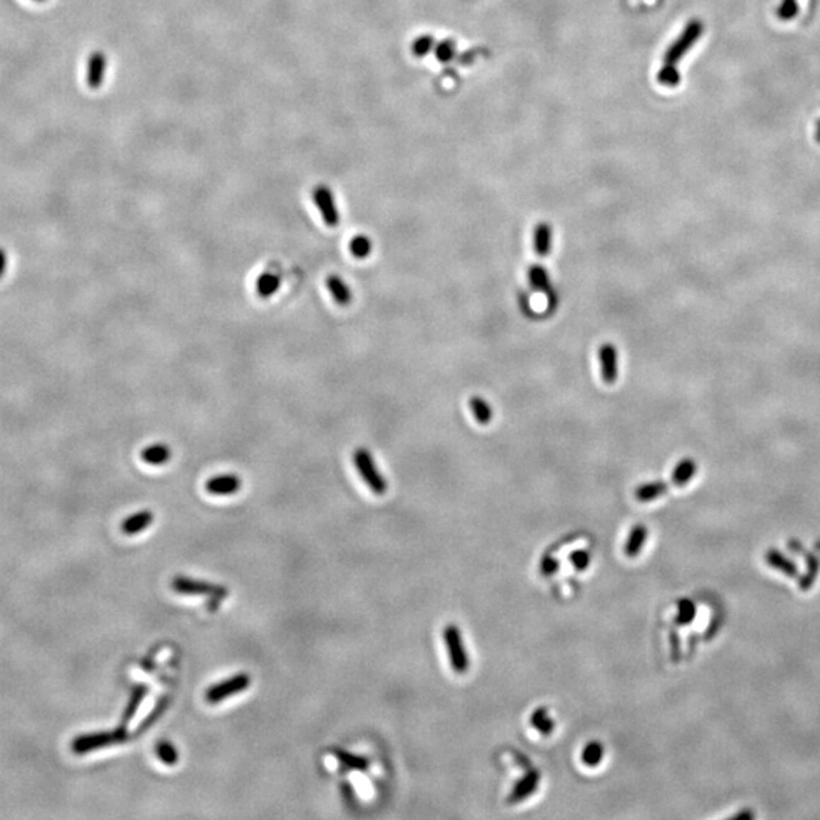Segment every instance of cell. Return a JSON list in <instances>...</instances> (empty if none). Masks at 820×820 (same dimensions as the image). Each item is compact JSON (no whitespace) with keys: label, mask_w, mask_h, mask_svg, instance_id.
I'll list each match as a JSON object with an SVG mask.
<instances>
[{"label":"cell","mask_w":820,"mask_h":820,"mask_svg":"<svg viewBox=\"0 0 820 820\" xmlns=\"http://www.w3.org/2000/svg\"><path fill=\"white\" fill-rule=\"evenodd\" d=\"M604 744L599 741H589L582 751V763L588 767H596L604 760Z\"/></svg>","instance_id":"cell-26"},{"label":"cell","mask_w":820,"mask_h":820,"mask_svg":"<svg viewBox=\"0 0 820 820\" xmlns=\"http://www.w3.org/2000/svg\"><path fill=\"white\" fill-rule=\"evenodd\" d=\"M242 487L241 477L236 474H221L207 480L205 490L213 495H233Z\"/></svg>","instance_id":"cell-11"},{"label":"cell","mask_w":820,"mask_h":820,"mask_svg":"<svg viewBox=\"0 0 820 820\" xmlns=\"http://www.w3.org/2000/svg\"><path fill=\"white\" fill-rule=\"evenodd\" d=\"M703 23L700 20H691V22L683 28L681 35L673 41L669 49L664 54V64L676 66L678 62L687 55V52L694 46V43L702 37Z\"/></svg>","instance_id":"cell-3"},{"label":"cell","mask_w":820,"mask_h":820,"mask_svg":"<svg viewBox=\"0 0 820 820\" xmlns=\"http://www.w3.org/2000/svg\"><path fill=\"white\" fill-rule=\"evenodd\" d=\"M531 723L533 728L544 735H550L555 731V720L548 715V710L541 707L536 708L531 717Z\"/></svg>","instance_id":"cell-24"},{"label":"cell","mask_w":820,"mask_h":820,"mask_svg":"<svg viewBox=\"0 0 820 820\" xmlns=\"http://www.w3.org/2000/svg\"><path fill=\"white\" fill-rule=\"evenodd\" d=\"M313 201L318 207L321 216H323L324 222L327 224V226H330V228L337 226L340 222V216H339L335 195L331 193V190L328 189V185L319 184L315 187Z\"/></svg>","instance_id":"cell-7"},{"label":"cell","mask_w":820,"mask_h":820,"mask_svg":"<svg viewBox=\"0 0 820 820\" xmlns=\"http://www.w3.org/2000/svg\"><path fill=\"white\" fill-rule=\"evenodd\" d=\"M539 780H541V775H539L538 770L529 772L524 778H521V780L514 785L509 797H507V802L509 804L523 802L524 799H527L536 790Z\"/></svg>","instance_id":"cell-12"},{"label":"cell","mask_w":820,"mask_h":820,"mask_svg":"<svg viewBox=\"0 0 820 820\" xmlns=\"http://www.w3.org/2000/svg\"><path fill=\"white\" fill-rule=\"evenodd\" d=\"M279 286H282V277L272 271H267L257 278L255 292L260 298L267 299L278 292Z\"/></svg>","instance_id":"cell-15"},{"label":"cell","mask_w":820,"mask_h":820,"mask_svg":"<svg viewBox=\"0 0 820 820\" xmlns=\"http://www.w3.org/2000/svg\"><path fill=\"white\" fill-rule=\"evenodd\" d=\"M766 560L767 564L770 567L780 570L781 573L787 574V576H796L797 574V568L795 565L793 560H790L788 558H785L783 553L778 552V550H767L766 553Z\"/></svg>","instance_id":"cell-21"},{"label":"cell","mask_w":820,"mask_h":820,"mask_svg":"<svg viewBox=\"0 0 820 820\" xmlns=\"http://www.w3.org/2000/svg\"><path fill=\"white\" fill-rule=\"evenodd\" d=\"M698 471V463L691 458H685L678 462L671 473V483L676 486H685L690 483V480Z\"/></svg>","instance_id":"cell-17"},{"label":"cell","mask_w":820,"mask_h":820,"mask_svg":"<svg viewBox=\"0 0 820 820\" xmlns=\"http://www.w3.org/2000/svg\"><path fill=\"white\" fill-rule=\"evenodd\" d=\"M778 17L781 20H792L799 14V5H797V0H783L778 6V11H776Z\"/></svg>","instance_id":"cell-33"},{"label":"cell","mask_w":820,"mask_h":820,"mask_svg":"<svg viewBox=\"0 0 820 820\" xmlns=\"http://www.w3.org/2000/svg\"><path fill=\"white\" fill-rule=\"evenodd\" d=\"M558 568H559V562L553 558H545L541 564V570H543L544 574H553L558 572Z\"/></svg>","instance_id":"cell-35"},{"label":"cell","mask_w":820,"mask_h":820,"mask_svg":"<svg viewBox=\"0 0 820 820\" xmlns=\"http://www.w3.org/2000/svg\"><path fill=\"white\" fill-rule=\"evenodd\" d=\"M527 278H529V283H531V286L535 290H538V292H545L548 295V308L550 310L555 308L558 304V295H556V290L552 284V279H550L547 269L541 265H533V266L529 267Z\"/></svg>","instance_id":"cell-9"},{"label":"cell","mask_w":820,"mask_h":820,"mask_svg":"<svg viewBox=\"0 0 820 820\" xmlns=\"http://www.w3.org/2000/svg\"><path fill=\"white\" fill-rule=\"evenodd\" d=\"M570 560H572V564L577 572H584L591 562V555L585 552V550H576V552H573L572 556H570Z\"/></svg>","instance_id":"cell-34"},{"label":"cell","mask_w":820,"mask_h":820,"mask_svg":"<svg viewBox=\"0 0 820 820\" xmlns=\"http://www.w3.org/2000/svg\"><path fill=\"white\" fill-rule=\"evenodd\" d=\"M327 287L331 296L339 306H350L352 301V292L348 284L337 275H330L327 278Z\"/></svg>","instance_id":"cell-16"},{"label":"cell","mask_w":820,"mask_h":820,"mask_svg":"<svg viewBox=\"0 0 820 820\" xmlns=\"http://www.w3.org/2000/svg\"><path fill=\"white\" fill-rule=\"evenodd\" d=\"M148 694V687L146 685H136V687L132 688L131 691V696L129 700L127 703V707H125V711L122 714V724H128L131 722V719L136 715L139 707L142 705L143 699L146 698Z\"/></svg>","instance_id":"cell-19"},{"label":"cell","mask_w":820,"mask_h":820,"mask_svg":"<svg viewBox=\"0 0 820 820\" xmlns=\"http://www.w3.org/2000/svg\"><path fill=\"white\" fill-rule=\"evenodd\" d=\"M333 753L336 755V758L347 766L348 769H354V770H366L368 769V760L365 756H360V755H354L348 751H342V749H335Z\"/></svg>","instance_id":"cell-25"},{"label":"cell","mask_w":820,"mask_h":820,"mask_svg":"<svg viewBox=\"0 0 820 820\" xmlns=\"http://www.w3.org/2000/svg\"><path fill=\"white\" fill-rule=\"evenodd\" d=\"M470 409H471V412L474 415L475 421L479 422V424L486 425V424H490L492 421L494 410L491 408V404L487 403L483 397H480V395L471 397L470 398Z\"/></svg>","instance_id":"cell-22"},{"label":"cell","mask_w":820,"mask_h":820,"mask_svg":"<svg viewBox=\"0 0 820 820\" xmlns=\"http://www.w3.org/2000/svg\"><path fill=\"white\" fill-rule=\"evenodd\" d=\"M8 269V253L6 249L0 246V278H2Z\"/></svg>","instance_id":"cell-36"},{"label":"cell","mask_w":820,"mask_h":820,"mask_svg":"<svg viewBox=\"0 0 820 820\" xmlns=\"http://www.w3.org/2000/svg\"><path fill=\"white\" fill-rule=\"evenodd\" d=\"M155 753H157L158 760L161 763H164L166 766H175L180 760L178 751L175 749V746L171 741H166V740H161L157 743V747H155Z\"/></svg>","instance_id":"cell-27"},{"label":"cell","mask_w":820,"mask_h":820,"mask_svg":"<svg viewBox=\"0 0 820 820\" xmlns=\"http://www.w3.org/2000/svg\"><path fill=\"white\" fill-rule=\"evenodd\" d=\"M696 617V606L691 600L682 599L678 605V623L679 625H688Z\"/></svg>","instance_id":"cell-31"},{"label":"cell","mask_w":820,"mask_h":820,"mask_svg":"<svg viewBox=\"0 0 820 820\" xmlns=\"http://www.w3.org/2000/svg\"><path fill=\"white\" fill-rule=\"evenodd\" d=\"M746 817H747V819H752V817H753V814H752V813H747V812H744V813H741V814H735V816H734V819H735V820H739V819H746Z\"/></svg>","instance_id":"cell-37"},{"label":"cell","mask_w":820,"mask_h":820,"mask_svg":"<svg viewBox=\"0 0 820 820\" xmlns=\"http://www.w3.org/2000/svg\"><path fill=\"white\" fill-rule=\"evenodd\" d=\"M154 523V514L151 511H140L128 516L122 523V532L125 535H137Z\"/></svg>","instance_id":"cell-14"},{"label":"cell","mask_w":820,"mask_h":820,"mask_svg":"<svg viewBox=\"0 0 820 820\" xmlns=\"http://www.w3.org/2000/svg\"><path fill=\"white\" fill-rule=\"evenodd\" d=\"M599 362L601 379L608 385H614L618 379V351L611 342H605L599 348Z\"/></svg>","instance_id":"cell-8"},{"label":"cell","mask_w":820,"mask_h":820,"mask_svg":"<svg viewBox=\"0 0 820 820\" xmlns=\"http://www.w3.org/2000/svg\"><path fill=\"white\" fill-rule=\"evenodd\" d=\"M107 75V57L103 52L95 50L90 54L87 61V86L93 90H98Z\"/></svg>","instance_id":"cell-10"},{"label":"cell","mask_w":820,"mask_h":820,"mask_svg":"<svg viewBox=\"0 0 820 820\" xmlns=\"http://www.w3.org/2000/svg\"><path fill=\"white\" fill-rule=\"evenodd\" d=\"M35 2H45V0H35Z\"/></svg>","instance_id":"cell-39"},{"label":"cell","mask_w":820,"mask_h":820,"mask_svg":"<svg viewBox=\"0 0 820 820\" xmlns=\"http://www.w3.org/2000/svg\"><path fill=\"white\" fill-rule=\"evenodd\" d=\"M647 535H649V531L645 524H637L634 529H632V532L629 533V538H628V543L625 545V555L628 558L638 556L642 547H645V544H646Z\"/></svg>","instance_id":"cell-18"},{"label":"cell","mask_w":820,"mask_h":820,"mask_svg":"<svg viewBox=\"0 0 820 820\" xmlns=\"http://www.w3.org/2000/svg\"><path fill=\"white\" fill-rule=\"evenodd\" d=\"M350 251H351V254L354 255L356 258H366L371 254V251H372V242H371V238L368 236H365V234L356 236L350 242Z\"/></svg>","instance_id":"cell-28"},{"label":"cell","mask_w":820,"mask_h":820,"mask_svg":"<svg viewBox=\"0 0 820 820\" xmlns=\"http://www.w3.org/2000/svg\"><path fill=\"white\" fill-rule=\"evenodd\" d=\"M816 140L820 143V120L817 123V128H816Z\"/></svg>","instance_id":"cell-38"},{"label":"cell","mask_w":820,"mask_h":820,"mask_svg":"<svg viewBox=\"0 0 820 820\" xmlns=\"http://www.w3.org/2000/svg\"><path fill=\"white\" fill-rule=\"evenodd\" d=\"M442 637L445 641V646H447V650H449L451 669L456 673H461V674L465 673L466 670L470 669V657L465 650L461 629L456 625H449L447 628L444 629Z\"/></svg>","instance_id":"cell-4"},{"label":"cell","mask_w":820,"mask_h":820,"mask_svg":"<svg viewBox=\"0 0 820 820\" xmlns=\"http://www.w3.org/2000/svg\"><path fill=\"white\" fill-rule=\"evenodd\" d=\"M127 724H120L119 728L112 729V731H102V732H95V734H86V735H79L76 739L71 741V751L76 755H84L93 751H98L102 749V747H107L111 744H119L128 740V731L125 728Z\"/></svg>","instance_id":"cell-1"},{"label":"cell","mask_w":820,"mask_h":820,"mask_svg":"<svg viewBox=\"0 0 820 820\" xmlns=\"http://www.w3.org/2000/svg\"><path fill=\"white\" fill-rule=\"evenodd\" d=\"M434 55L441 62H449L456 55V43L453 40H442L434 46Z\"/></svg>","instance_id":"cell-32"},{"label":"cell","mask_w":820,"mask_h":820,"mask_svg":"<svg viewBox=\"0 0 820 820\" xmlns=\"http://www.w3.org/2000/svg\"><path fill=\"white\" fill-rule=\"evenodd\" d=\"M658 82L664 87H676L681 82V74L673 64H664L658 71Z\"/></svg>","instance_id":"cell-29"},{"label":"cell","mask_w":820,"mask_h":820,"mask_svg":"<svg viewBox=\"0 0 820 820\" xmlns=\"http://www.w3.org/2000/svg\"><path fill=\"white\" fill-rule=\"evenodd\" d=\"M553 230L548 222H539L533 233V248L539 257H545L552 249Z\"/></svg>","instance_id":"cell-13"},{"label":"cell","mask_w":820,"mask_h":820,"mask_svg":"<svg viewBox=\"0 0 820 820\" xmlns=\"http://www.w3.org/2000/svg\"><path fill=\"white\" fill-rule=\"evenodd\" d=\"M352 461H354V465L357 471L360 473L362 479L365 480V483L369 486V490L374 494L383 495L388 491V482L385 479V475L379 471L377 463L374 461L369 450H366L365 447H359L354 451V454H352Z\"/></svg>","instance_id":"cell-2"},{"label":"cell","mask_w":820,"mask_h":820,"mask_svg":"<svg viewBox=\"0 0 820 820\" xmlns=\"http://www.w3.org/2000/svg\"><path fill=\"white\" fill-rule=\"evenodd\" d=\"M669 491V485L666 482H650L638 486L635 490V498L640 502H652L655 498L664 495Z\"/></svg>","instance_id":"cell-23"},{"label":"cell","mask_w":820,"mask_h":820,"mask_svg":"<svg viewBox=\"0 0 820 820\" xmlns=\"http://www.w3.org/2000/svg\"><path fill=\"white\" fill-rule=\"evenodd\" d=\"M249 685H251V678L246 673H238L236 676L210 687L205 693V699L209 703H219L234 696V694L245 691Z\"/></svg>","instance_id":"cell-6"},{"label":"cell","mask_w":820,"mask_h":820,"mask_svg":"<svg viewBox=\"0 0 820 820\" xmlns=\"http://www.w3.org/2000/svg\"><path fill=\"white\" fill-rule=\"evenodd\" d=\"M172 588L175 593L185 594V596H210L216 600L224 599L228 596V589L222 585H214L209 582H201V580H193L189 577H175L172 580Z\"/></svg>","instance_id":"cell-5"},{"label":"cell","mask_w":820,"mask_h":820,"mask_svg":"<svg viewBox=\"0 0 820 820\" xmlns=\"http://www.w3.org/2000/svg\"><path fill=\"white\" fill-rule=\"evenodd\" d=\"M434 46H436L434 38L432 35L425 34V35H420V37H417V38L413 40L412 52H413L415 57L422 58L425 55H429L430 52L434 49Z\"/></svg>","instance_id":"cell-30"},{"label":"cell","mask_w":820,"mask_h":820,"mask_svg":"<svg viewBox=\"0 0 820 820\" xmlns=\"http://www.w3.org/2000/svg\"><path fill=\"white\" fill-rule=\"evenodd\" d=\"M171 456L172 451L168 447V445L164 444H155V445H149V447L144 449L142 451V459L143 462H146L149 465H163V463H168L171 461Z\"/></svg>","instance_id":"cell-20"}]
</instances>
